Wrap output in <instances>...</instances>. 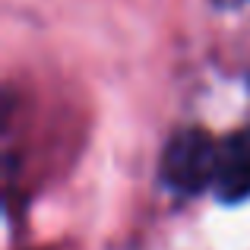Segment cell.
<instances>
[{"label":"cell","mask_w":250,"mask_h":250,"mask_svg":"<svg viewBox=\"0 0 250 250\" xmlns=\"http://www.w3.org/2000/svg\"><path fill=\"white\" fill-rule=\"evenodd\" d=\"M215 193L225 203H241L250 196V127L231 133L219 146Z\"/></svg>","instance_id":"2"},{"label":"cell","mask_w":250,"mask_h":250,"mask_svg":"<svg viewBox=\"0 0 250 250\" xmlns=\"http://www.w3.org/2000/svg\"><path fill=\"white\" fill-rule=\"evenodd\" d=\"M219 174V143L200 127L181 130L171 136L162 155V181L184 196H193L206 187H215Z\"/></svg>","instance_id":"1"}]
</instances>
